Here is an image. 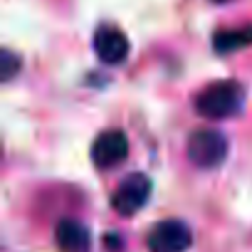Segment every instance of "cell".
I'll use <instances>...</instances> for the list:
<instances>
[{
  "label": "cell",
  "instance_id": "obj_1",
  "mask_svg": "<svg viewBox=\"0 0 252 252\" xmlns=\"http://www.w3.org/2000/svg\"><path fill=\"white\" fill-rule=\"evenodd\" d=\"M242 106V87L237 82H215L195 96V109L205 119H227Z\"/></svg>",
  "mask_w": 252,
  "mask_h": 252
},
{
  "label": "cell",
  "instance_id": "obj_2",
  "mask_svg": "<svg viewBox=\"0 0 252 252\" xmlns=\"http://www.w3.org/2000/svg\"><path fill=\"white\" fill-rule=\"evenodd\" d=\"M227 156V139L220 131L200 129L188 139V158L198 168H215Z\"/></svg>",
  "mask_w": 252,
  "mask_h": 252
},
{
  "label": "cell",
  "instance_id": "obj_3",
  "mask_svg": "<svg viewBox=\"0 0 252 252\" xmlns=\"http://www.w3.org/2000/svg\"><path fill=\"white\" fill-rule=\"evenodd\" d=\"M149 195H151V181L144 173H129L119 183V188L114 190L111 208L119 215L129 218V215H134L136 210H141L146 205Z\"/></svg>",
  "mask_w": 252,
  "mask_h": 252
},
{
  "label": "cell",
  "instance_id": "obj_4",
  "mask_svg": "<svg viewBox=\"0 0 252 252\" xmlns=\"http://www.w3.org/2000/svg\"><path fill=\"white\" fill-rule=\"evenodd\" d=\"M193 242V232L181 220H163L149 232V250L151 252H186Z\"/></svg>",
  "mask_w": 252,
  "mask_h": 252
},
{
  "label": "cell",
  "instance_id": "obj_5",
  "mask_svg": "<svg viewBox=\"0 0 252 252\" xmlns=\"http://www.w3.org/2000/svg\"><path fill=\"white\" fill-rule=\"evenodd\" d=\"M129 156V139L124 131H104L92 144V161L96 168H114Z\"/></svg>",
  "mask_w": 252,
  "mask_h": 252
},
{
  "label": "cell",
  "instance_id": "obj_6",
  "mask_svg": "<svg viewBox=\"0 0 252 252\" xmlns=\"http://www.w3.org/2000/svg\"><path fill=\"white\" fill-rule=\"evenodd\" d=\"M94 52L106 64H121L129 57V40L126 35L111 25H101L94 35Z\"/></svg>",
  "mask_w": 252,
  "mask_h": 252
},
{
  "label": "cell",
  "instance_id": "obj_7",
  "mask_svg": "<svg viewBox=\"0 0 252 252\" xmlns=\"http://www.w3.org/2000/svg\"><path fill=\"white\" fill-rule=\"evenodd\" d=\"M55 242L62 252H87L92 235L77 220H60L55 227Z\"/></svg>",
  "mask_w": 252,
  "mask_h": 252
},
{
  "label": "cell",
  "instance_id": "obj_8",
  "mask_svg": "<svg viewBox=\"0 0 252 252\" xmlns=\"http://www.w3.org/2000/svg\"><path fill=\"white\" fill-rule=\"evenodd\" d=\"M252 45V25H242V28H232V30H218L213 47L220 55H230L235 50L250 47Z\"/></svg>",
  "mask_w": 252,
  "mask_h": 252
},
{
  "label": "cell",
  "instance_id": "obj_9",
  "mask_svg": "<svg viewBox=\"0 0 252 252\" xmlns=\"http://www.w3.org/2000/svg\"><path fill=\"white\" fill-rule=\"evenodd\" d=\"M20 69V60L10 52V50H3L0 52V79L3 82H10L15 77V72Z\"/></svg>",
  "mask_w": 252,
  "mask_h": 252
},
{
  "label": "cell",
  "instance_id": "obj_10",
  "mask_svg": "<svg viewBox=\"0 0 252 252\" xmlns=\"http://www.w3.org/2000/svg\"><path fill=\"white\" fill-rule=\"evenodd\" d=\"M106 242H109V245H106L109 250H116V247H121V240H116L114 235H109V237H106Z\"/></svg>",
  "mask_w": 252,
  "mask_h": 252
},
{
  "label": "cell",
  "instance_id": "obj_11",
  "mask_svg": "<svg viewBox=\"0 0 252 252\" xmlns=\"http://www.w3.org/2000/svg\"><path fill=\"white\" fill-rule=\"evenodd\" d=\"M213 3H225V0H213Z\"/></svg>",
  "mask_w": 252,
  "mask_h": 252
}]
</instances>
